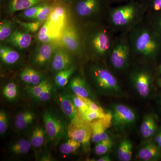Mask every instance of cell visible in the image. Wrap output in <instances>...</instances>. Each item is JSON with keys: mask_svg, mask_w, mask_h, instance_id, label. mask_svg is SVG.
I'll return each instance as SVG.
<instances>
[{"mask_svg": "<svg viewBox=\"0 0 161 161\" xmlns=\"http://www.w3.org/2000/svg\"><path fill=\"white\" fill-rule=\"evenodd\" d=\"M128 35L132 61L150 65L161 55V38L146 17Z\"/></svg>", "mask_w": 161, "mask_h": 161, "instance_id": "6da1fadb", "label": "cell"}, {"mask_svg": "<svg viewBox=\"0 0 161 161\" xmlns=\"http://www.w3.org/2000/svg\"><path fill=\"white\" fill-rule=\"evenodd\" d=\"M81 28L86 58L107 64L115 33L106 21L81 25Z\"/></svg>", "mask_w": 161, "mask_h": 161, "instance_id": "7a4b0ae2", "label": "cell"}, {"mask_svg": "<svg viewBox=\"0 0 161 161\" xmlns=\"http://www.w3.org/2000/svg\"><path fill=\"white\" fill-rule=\"evenodd\" d=\"M146 13V3L131 2L109 8L106 21L115 34L128 33L145 19Z\"/></svg>", "mask_w": 161, "mask_h": 161, "instance_id": "3957f363", "label": "cell"}, {"mask_svg": "<svg viewBox=\"0 0 161 161\" xmlns=\"http://www.w3.org/2000/svg\"><path fill=\"white\" fill-rule=\"evenodd\" d=\"M86 68L87 80L96 90L105 95H117L121 88L115 74L106 64L91 61Z\"/></svg>", "mask_w": 161, "mask_h": 161, "instance_id": "277c9868", "label": "cell"}, {"mask_svg": "<svg viewBox=\"0 0 161 161\" xmlns=\"http://www.w3.org/2000/svg\"><path fill=\"white\" fill-rule=\"evenodd\" d=\"M132 61L128 33L115 34L107 58L108 67H111L113 73H125L130 68Z\"/></svg>", "mask_w": 161, "mask_h": 161, "instance_id": "5b68a950", "label": "cell"}, {"mask_svg": "<svg viewBox=\"0 0 161 161\" xmlns=\"http://www.w3.org/2000/svg\"><path fill=\"white\" fill-rule=\"evenodd\" d=\"M109 8L104 0H79L75 11L81 25H84L106 21Z\"/></svg>", "mask_w": 161, "mask_h": 161, "instance_id": "8992f818", "label": "cell"}, {"mask_svg": "<svg viewBox=\"0 0 161 161\" xmlns=\"http://www.w3.org/2000/svg\"><path fill=\"white\" fill-rule=\"evenodd\" d=\"M128 71V78L132 86L140 96L147 98L150 94L153 79L150 64L132 61Z\"/></svg>", "mask_w": 161, "mask_h": 161, "instance_id": "52a82bcc", "label": "cell"}, {"mask_svg": "<svg viewBox=\"0 0 161 161\" xmlns=\"http://www.w3.org/2000/svg\"><path fill=\"white\" fill-rule=\"evenodd\" d=\"M59 40L61 46L73 56L80 59L85 57L81 26L78 28L74 24L67 25L64 29Z\"/></svg>", "mask_w": 161, "mask_h": 161, "instance_id": "ba28073f", "label": "cell"}, {"mask_svg": "<svg viewBox=\"0 0 161 161\" xmlns=\"http://www.w3.org/2000/svg\"><path fill=\"white\" fill-rule=\"evenodd\" d=\"M43 121L46 135L52 142L57 144L67 134V127L64 121L55 113L46 111Z\"/></svg>", "mask_w": 161, "mask_h": 161, "instance_id": "9c48e42d", "label": "cell"}, {"mask_svg": "<svg viewBox=\"0 0 161 161\" xmlns=\"http://www.w3.org/2000/svg\"><path fill=\"white\" fill-rule=\"evenodd\" d=\"M67 134L69 138L74 139L85 147H88L92 138L91 124L77 116L67 127Z\"/></svg>", "mask_w": 161, "mask_h": 161, "instance_id": "30bf717a", "label": "cell"}, {"mask_svg": "<svg viewBox=\"0 0 161 161\" xmlns=\"http://www.w3.org/2000/svg\"><path fill=\"white\" fill-rule=\"evenodd\" d=\"M58 46L56 43H39L32 53L30 61L37 69H44L50 65L52 57Z\"/></svg>", "mask_w": 161, "mask_h": 161, "instance_id": "8fae6325", "label": "cell"}, {"mask_svg": "<svg viewBox=\"0 0 161 161\" xmlns=\"http://www.w3.org/2000/svg\"><path fill=\"white\" fill-rule=\"evenodd\" d=\"M112 124L116 129L131 125L135 122L136 115L130 107L121 104L114 106L112 112Z\"/></svg>", "mask_w": 161, "mask_h": 161, "instance_id": "7c38bea8", "label": "cell"}, {"mask_svg": "<svg viewBox=\"0 0 161 161\" xmlns=\"http://www.w3.org/2000/svg\"><path fill=\"white\" fill-rule=\"evenodd\" d=\"M73 56L63 47L57 46L53 54L50 65L52 71L57 73L75 65Z\"/></svg>", "mask_w": 161, "mask_h": 161, "instance_id": "4fadbf2b", "label": "cell"}, {"mask_svg": "<svg viewBox=\"0 0 161 161\" xmlns=\"http://www.w3.org/2000/svg\"><path fill=\"white\" fill-rule=\"evenodd\" d=\"M67 12L66 8L61 5L53 7L49 18L50 26L57 34L61 36L64 29L66 26Z\"/></svg>", "mask_w": 161, "mask_h": 161, "instance_id": "5bb4252c", "label": "cell"}, {"mask_svg": "<svg viewBox=\"0 0 161 161\" xmlns=\"http://www.w3.org/2000/svg\"><path fill=\"white\" fill-rule=\"evenodd\" d=\"M32 42V36L30 33L24 30L16 29L4 43L12 47L23 50L28 48Z\"/></svg>", "mask_w": 161, "mask_h": 161, "instance_id": "9a60e30c", "label": "cell"}, {"mask_svg": "<svg viewBox=\"0 0 161 161\" xmlns=\"http://www.w3.org/2000/svg\"><path fill=\"white\" fill-rule=\"evenodd\" d=\"M91 124L92 130V141L97 143L101 141V137L112 124V113H109L105 117L92 121Z\"/></svg>", "mask_w": 161, "mask_h": 161, "instance_id": "2e32d148", "label": "cell"}, {"mask_svg": "<svg viewBox=\"0 0 161 161\" xmlns=\"http://www.w3.org/2000/svg\"><path fill=\"white\" fill-rule=\"evenodd\" d=\"M68 84L69 88L75 95L90 98L92 95L91 90L87 79L83 75H75L71 78Z\"/></svg>", "mask_w": 161, "mask_h": 161, "instance_id": "e0dca14e", "label": "cell"}, {"mask_svg": "<svg viewBox=\"0 0 161 161\" xmlns=\"http://www.w3.org/2000/svg\"><path fill=\"white\" fill-rule=\"evenodd\" d=\"M0 58L2 64L6 66H14L21 60V55L12 47L7 44H1Z\"/></svg>", "mask_w": 161, "mask_h": 161, "instance_id": "ac0fdd59", "label": "cell"}, {"mask_svg": "<svg viewBox=\"0 0 161 161\" xmlns=\"http://www.w3.org/2000/svg\"><path fill=\"white\" fill-rule=\"evenodd\" d=\"M160 149L154 143L149 142L141 147L137 153V156L142 161L157 160L161 156Z\"/></svg>", "mask_w": 161, "mask_h": 161, "instance_id": "d6986e66", "label": "cell"}, {"mask_svg": "<svg viewBox=\"0 0 161 161\" xmlns=\"http://www.w3.org/2000/svg\"><path fill=\"white\" fill-rule=\"evenodd\" d=\"M19 76L21 80L29 86L36 85L46 79L44 75L38 69L30 67L23 69Z\"/></svg>", "mask_w": 161, "mask_h": 161, "instance_id": "ffe728a7", "label": "cell"}, {"mask_svg": "<svg viewBox=\"0 0 161 161\" xmlns=\"http://www.w3.org/2000/svg\"><path fill=\"white\" fill-rule=\"evenodd\" d=\"M60 109L64 114L72 121L78 116V111L69 94H62L59 97Z\"/></svg>", "mask_w": 161, "mask_h": 161, "instance_id": "44dd1931", "label": "cell"}, {"mask_svg": "<svg viewBox=\"0 0 161 161\" xmlns=\"http://www.w3.org/2000/svg\"><path fill=\"white\" fill-rule=\"evenodd\" d=\"M36 39L39 43H56L60 36L51 28L49 20H47L36 35Z\"/></svg>", "mask_w": 161, "mask_h": 161, "instance_id": "7402d4cb", "label": "cell"}, {"mask_svg": "<svg viewBox=\"0 0 161 161\" xmlns=\"http://www.w3.org/2000/svg\"><path fill=\"white\" fill-rule=\"evenodd\" d=\"M36 118L34 112L30 110L22 111L16 115L14 126L16 129L23 131L27 129L33 122Z\"/></svg>", "mask_w": 161, "mask_h": 161, "instance_id": "603a6c76", "label": "cell"}, {"mask_svg": "<svg viewBox=\"0 0 161 161\" xmlns=\"http://www.w3.org/2000/svg\"><path fill=\"white\" fill-rule=\"evenodd\" d=\"M158 125L154 115L148 114L144 117L140 128L141 135L145 139L150 138L154 135Z\"/></svg>", "mask_w": 161, "mask_h": 161, "instance_id": "cb8c5ba5", "label": "cell"}, {"mask_svg": "<svg viewBox=\"0 0 161 161\" xmlns=\"http://www.w3.org/2000/svg\"><path fill=\"white\" fill-rule=\"evenodd\" d=\"M45 0H9L7 5V12L13 14L22 11L40 3Z\"/></svg>", "mask_w": 161, "mask_h": 161, "instance_id": "d4e9b609", "label": "cell"}, {"mask_svg": "<svg viewBox=\"0 0 161 161\" xmlns=\"http://www.w3.org/2000/svg\"><path fill=\"white\" fill-rule=\"evenodd\" d=\"M132 145L131 141L123 139L121 141L117 150V157L119 161H130L132 158Z\"/></svg>", "mask_w": 161, "mask_h": 161, "instance_id": "484cf974", "label": "cell"}, {"mask_svg": "<svg viewBox=\"0 0 161 161\" xmlns=\"http://www.w3.org/2000/svg\"><path fill=\"white\" fill-rule=\"evenodd\" d=\"M76 68L75 65L67 69L60 71L56 73L54 77L55 84L58 87H63L69 82L74 73L76 71Z\"/></svg>", "mask_w": 161, "mask_h": 161, "instance_id": "4316f807", "label": "cell"}, {"mask_svg": "<svg viewBox=\"0 0 161 161\" xmlns=\"http://www.w3.org/2000/svg\"><path fill=\"white\" fill-rule=\"evenodd\" d=\"M31 147L30 141L21 139L12 144L9 147V150L15 155H23L29 152Z\"/></svg>", "mask_w": 161, "mask_h": 161, "instance_id": "83f0119b", "label": "cell"}, {"mask_svg": "<svg viewBox=\"0 0 161 161\" xmlns=\"http://www.w3.org/2000/svg\"><path fill=\"white\" fill-rule=\"evenodd\" d=\"M15 21L9 19L3 20L0 24V41L4 42L11 36L16 29Z\"/></svg>", "mask_w": 161, "mask_h": 161, "instance_id": "f1b7e54d", "label": "cell"}, {"mask_svg": "<svg viewBox=\"0 0 161 161\" xmlns=\"http://www.w3.org/2000/svg\"><path fill=\"white\" fill-rule=\"evenodd\" d=\"M46 134L45 129L39 126L36 127L33 130L31 136L32 146L35 148L41 147L44 143Z\"/></svg>", "mask_w": 161, "mask_h": 161, "instance_id": "f546056e", "label": "cell"}, {"mask_svg": "<svg viewBox=\"0 0 161 161\" xmlns=\"http://www.w3.org/2000/svg\"><path fill=\"white\" fill-rule=\"evenodd\" d=\"M81 144L73 138H70L68 140L61 144L59 151L62 154L68 155L76 152L80 148Z\"/></svg>", "mask_w": 161, "mask_h": 161, "instance_id": "4dcf8cb0", "label": "cell"}, {"mask_svg": "<svg viewBox=\"0 0 161 161\" xmlns=\"http://www.w3.org/2000/svg\"><path fill=\"white\" fill-rule=\"evenodd\" d=\"M14 21L18 25L21 26L23 30L30 33L31 34L37 33L43 26V24L45 23L39 22V21L24 22L19 19H15Z\"/></svg>", "mask_w": 161, "mask_h": 161, "instance_id": "1f68e13d", "label": "cell"}, {"mask_svg": "<svg viewBox=\"0 0 161 161\" xmlns=\"http://www.w3.org/2000/svg\"><path fill=\"white\" fill-rule=\"evenodd\" d=\"M70 96L78 111V115H82L88 110V101L90 98L80 97L75 95Z\"/></svg>", "mask_w": 161, "mask_h": 161, "instance_id": "d6a6232c", "label": "cell"}, {"mask_svg": "<svg viewBox=\"0 0 161 161\" xmlns=\"http://www.w3.org/2000/svg\"><path fill=\"white\" fill-rule=\"evenodd\" d=\"M44 3H41L21 11L19 17L22 19L32 21Z\"/></svg>", "mask_w": 161, "mask_h": 161, "instance_id": "836d02e7", "label": "cell"}, {"mask_svg": "<svg viewBox=\"0 0 161 161\" xmlns=\"http://www.w3.org/2000/svg\"><path fill=\"white\" fill-rule=\"evenodd\" d=\"M3 95L7 100H15L18 95V87L16 84L14 82L6 84L3 87Z\"/></svg>", "mask_w": 161, "mask_h": 161, "instance_id": "e575fe53", "label": "cell"}, {"mask_svg": "<svg viewBox=\"0 0 161 161\" xmlns=\"http://www.w3.org/2000/svg\"><path fill=\"white\" fill-rule=\"evenodd\" d=\"M53 8L51 5L44 3L32 21H39L45 23L50 16Z\"/></svg>", "mask_w": 161, "mask_h": 161, "instance_id": "d590c367", "label": "cell"}, {"mask_svg": "<svg viewBox=\"0 0 161 161\" xmlns=\"http://www.w3.org/2000/svg\"><path fill=\"white\" fill-rule=\"evenodd\" d=\"M50 82L49 80L46 79L36 85L32 86H28L26 88V92H27L28 95H30L32 98H36L37 96L40 95L41 92Z\"/></svg>", "mask_w": 161, "mask_h": 161, "instance_id": "8d00e7d4", "label": "cell"}, {"mask_svg": "<svg viewBox=\"0 0 161 161\" xmlns=\"http://www.w3.org/2000/svg\"><path fill=\"white\" fill-rule=\"evenodd\" d=\"M145 3L147 6V17L161 13V0H150V2Z\"/></svg>", "mask_w": 161, "mask_h": 161, "instance_id": "74e56055", "label": "cell"}, {"mask_svg": "<svg viewBox=\"0 0 161 161\" xmlns=\"http://www.w3.org/2000/svg\"><path fill=\"white\" fill-rule=\"evenodd\" d=\"M108 113L105 112H95V111H92L88 109V110L85 113L82 115H78V116L83 119V120L90 123L95 119L105 117L108 114Z\"/></svg>", "mask_w": 161, "mask_h": 161, "instance_id": "f35d334b", "label": "cell"}, {"mask_svg": "<svg viewBox=\"0 0 161 161\" xmlns=\"http://www.w3.org/2000/svg\"><path fill=\"white\" fill-rule=\"evenodd\" d=\"M113 143L112 140L101 141L96 143L95 148V153L98 155H103L112 149Z\"/></svg>", "mask_w": 161, "mask_h": 161, "instance_id": "ab89813d", "label": "cell"}, {"mask_svg": "<svg viewBox=\"0 0 161 161\" xmlns=\"http://www.w3.org/2000/svg\"><path fill=\"white\" fill-rule=\"evenodd\" d=\"M53 92V86L51 82L44 88L41 93L34 99L40 102H46L51 98Z\"/></svg>", "mask_w": 161, "mask_h": 161, "instance_id": "60d3db41", "label": "cell"}, {"mask_svg": "<svg viewBox=\"0 0 161 161\" xmlns=\"http://www.w3.org/2000/svg\"><path fill=\"white\" fill-rule=\"evenodd\" d=\"M146 18L149 20L153 28L161 38V13Z\"/></svg>", "mask_w": 161, "mask_h": 161, "instance_id": "b9f144b4", "label": "cell"}, {"mask_svg": "<svg viewBox=\"0 0 161 161\" xmlns=\"http://www.w3.org/2000/svg\"><path fill=\"white\" fill-rule=\"evenodd\" d=\"M8 127V118L5 111H0V134L3 136L7 131Z\"/></svg>", "mask_w": 161, "mask_h": 161, "instance_id": "7bdbcfd3", "label": "cell"}, {"mask_svg": "<svg viewBox=\"0 0 161 161\" xmlns=\"http://www.w3.org/2000/svg\"><path fill=\"white\" fill-rule=\"evenodd\" d=\"M88 105L89 109L92 110V111L101 112H105L101 107L93 101L91 98L89 99Z\"/></svg>", "mask_w": 161, "mask_h": 161, "instance_id": "ee69618b", "label": "cell"}, {"mask_svg": "<svg viewBox=\"0 0 161 161\" xmlns=\"http://www.w3.org/2000/svg\"><path fill=\"white\" fill-rule=\"evenodd\" d=\"M112 159L108 155H103L101 157L99 158L97 160V161H112Z\"/></svg>", "mask_w": 161, "mask_h": 161, "instance_id": "f6af8a7d", "label": "cell"}, {"mask_svg": "<svg viewBox=\"0 0 161 161\" xmlns=\"http://www.w3.org/2000/svg\"><path fill=\"white\" fill-rule=\"evenodd\" d=\"M154 140L156 143H158L160 142L161 141V131L159 132H158L157 135L156 136L155 138H154Z\"/></svg>", "mask_w": 161, "mask_h": 161, "instance_id": "bcb514c9", "label": "cell"}, {"mask_svg": "<svg viewBox=\"0 0 161 161\" xmlns=\"http://www.w3.org/2000/svg\"><path fill=\"white\" fill-rule=\"evenodd\" d=\"M157 84L158 86L161 87V78H159L158 79Z\"/></svg>", "mask_w": 161, "mask_h": 161, "instance_id": "7dc6e473", "label": "cell"}, {"mask_svg": "<svg viewBox=\"0 0 161 161\" xmlns=\"http://www.w3.org/2000/svg\"><path fill=\"white\" fill-rule=\"evenodd\" d=\"M158 72L159 74L161 75V61L160 64L159 65L158 68Z\"/></svg>", "mask_w": 161, "mask_h": 161, "instance_id": "c3c4849f", "label": "cell"}, {"mask_svg": "<svg viewBox=\"0 0 161 161\" xmlns=\"http://www.w3.org/2000/svg\"><path fill=\"white\" fill-rule=\"evenodd\" d=\"M158 146L159 147H160V148L161 149V141L160 142H159L158 143Z\"/></svg>", "mask_w": 161, "mask_h": 161, "instance_id": "681fc988", "label": "cell"}, {"mask_svg": "<svg viewBox=\"0 0 161 161\" xmlns=\"http://www.w3.org/2000/svg\"><path fill=\"white\" fill-rule=\"evenodd\" d=\"M112 1H116V2H119V1H124V0H112Z\"/></svg>", "mask_w": 161, "mask_h": 161, "instance_id": "f907efd6", "label": "cell"}, {"mask_svg": "<svg viewBox=\"0 0 161 161\" xmlns=\"http://www.w3.org/2000/svg\"><path fill=\"white\" fill-rule=\"evenodd\" d=\"M59 1H62V2H63V1H67V0H59Z\"/></svg>", "mask_w": 161, "mask_h": 161, "instance_id": "816d5d0a", "label": "cell"}]
</instances>
